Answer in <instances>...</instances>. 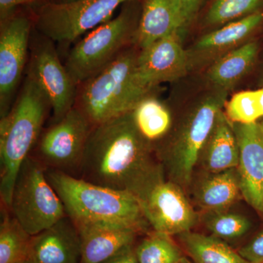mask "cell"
I'll return each mask as SVG.
<instances>
[{"label": "cell", "mask_w": 263, "mask_h": 263, "mask_svg": "<svg viewBox=\"0 0 263 263\" xmlns=\"http://www.w3.org/2000/svg\"><path fill=\"white\" fill-rule=\"evenodd\" d=\"M140 135L131 112L93 126L85 148L81 179L134 194L160 164Z\"/></svg>", "instance_id": "1"}, {"label": "cell", "mask_w": 263, "mask_h": 263, "mask_svg": "<svg viewBox=\"0 0 263 263\" xmlns=\"http://www.w3.org/2000/svg\"><path fill=\"white\" fill-rule=\"evenodd\" d=\"M50 110L47 96L27 73L10 111L0 120V196L8 209L19 171L37 143Z\"/></svg>", "instance_id": "2"}, {"label": "cell", "mask_w": 263, "mask_h": 263, "mask_svg": "<svg viewBox=\"0 0 263 263\" xmlns=\"http://www.w3.org/2000/svg\"><path fill=\"white\" fill-rule=\"evenodd\" d=\"M46 175L76 226L118 224L141 233L150 227L136 197L129 192L104 187L56 170L46 168Z\"/></svg>", "instance_id": "3"}, {"label": "cell", "mask_w": 263, "mask_h": 263, "mask_svg": "<svg viewBox=\"0 0 263 263\" xmlns=\"http://www.w3.org/2000/svg\"><path fill=\"white\" fill-rule=\"evenodd\" d=\"M140 49L129 46L97 75L78 86L75 107L93 126L129 113L143 99L160 88L142 84L137 75Z\"/></svg>", "instance_id": "4"}, {"label": "cell", "mask_w": 263, "mask_h": 263, "mask_svg": "<svg viewBox=\"0 0 263 263\" xmlns=\"http://www.w3.org/2000/svg\"><path fill=\"white\" fill-rule=\"evenodd\" d=\"M228 96L224 91L207 87L194 98L173 134L157 148L169 180L181 187L190 184L202 148Z\"/></svg>", "instance_id": "5"}, {"label": "cell", "mask_w": 263, "mask_h": 263, "mask_svg": "<svg viewBox=\"0 0 263 263\" xmlns=\"http://www.w3.org/2000/svg\"><path fill=\"white\" fill-rule=\"evenodd\" d=\"M141 9V0L124 3L117 16L74 43L64 64L78 86L97 75L134 45Z\"/></svg>", "instance_id": "6"}, {"label": "cell", "mask_w": 263, "mask_h": 263, "mask_svg": "<svg viewBox=\"0 0 263 263\" xmlns=\"http://www.w3.org/2000/svg\"><path fill=\"white\" fill-rule=\"evenodd\" d=\"M9 211L30 235L51 228L67 216L65 206L46 175V167L29 155L15 180Z\"/></svg>", "instance_id": "7"}, {"label": "cell", "mask_w": 263, "mask_h": 263, "mask_svg": "<svg viewBox=\"0 0 263 263\" xmlns=\"http://www.w3.org/2000/svg\"><path fill=\"white\" fill-rule=\"evenodd\" d=\"M135 0H76L66 4H43L30 8L34 29L59 44L79 38L111 19L117 8Z\"/></svg>", "instance_id": "8"}, {"label": "cell", "mask_w": 263, "mask_h": 263, "mask_svg": "<svg viewBox=\"0 0 263 263\" xmlns=\"http://www.w3.org/2000/svg\"><path fill=\"white\" fill-rule=\"evenodd\" d=\"M133 195L147 222L157 233L182 234L191 231L198 220L181 186L165 179L161 164Z\"/></svg>", "instance_id": "9"}, {"label": "cell", "mask_w": 263, "mask_h": 263, "mask_svg": "<svg viewBox=\"0 0 263 263\" xmlns=\"http://www.w3.org/2000/svg\"><path fill=\"white\" fill-rule=\"evenodd\" d=\"M92 127L86 116L74 106L60 121L43 130L33 148L34 156H31L46 168L70 175L74 171H80Z\"/></svg>", "instance_id": "10"}, {"label": "cell", "mask_w": 263, "mask_h": 263, "mask_svg": "<svg viewBox=\"0 0 263 263\" xmlns=\"http://www.w3.org/2000/svg\"><path fill=\"white\" fill-rule=\"evenodd\" d=\"M22 8L0 21V119L14 103L28 64L34 22L30 8Z\"/></svg>", "instance_id": "11"}, {"label": "cell", "mask_w": 263, "mask_h": 263, "mask_svg": "<svg viewBox=\"0 0 263 263\" xmlns=\"http://www.w3.org/2000/svg\"><path fill=\"white\" fill-rule=\"evenodd\" d=\"M27 73L46 95L51 103L53 123L75 106L78 85L57 51L56 43L33 29Z\"/></svg>", "instance_id": "12"}, {"label": "cell", "mask_w": 263, "mask_h": 263, "mask_svg": "<svg viewBox=\"0 0 263 263\" xmlns=\"http://www.w3.org/2000/svg\"><path fill=\"white\" fill-rule=\"evenodd\" d=\"M263 27V10L208 32L186 48L190 72L206 70L220 59L254 39Z\"/></svg>", "instance_id": "13"}, {"label": "cell", "mask_w": 263, "mask_h": 263, "mask_svg": "<svg viewBox=\"0 0 263 263\" xmlns=\"http://www.w3.org/2000/svg\"><path fill=\"white\" fill-rule=\"evenodd\" d=\"M182 35L172 34L140 49L137 75L142 84L160 88L163 83L175 82L187 75L190 68Z\"/></svg>", "instance_id": "14"}, {"label": "cell", "mask_w": 263, "mask_h": 263, "mask_svg": "<svg viewBox=\"0 0 263 263\" xmlns=\"http://www.w3.org/2000/svg\"><path fill=\"white\" fill-rule=\"evenodd\" d=\"M239 150L237 167L242 197L263 216V122L232 124Z\"/></svg>", "instance_id": "15"}, {"label": "cell", "mask_w": 263, "mask_h": 263, "mask_svg": "<svg viewBox=\"0 0 263 263\" xmlns=\"http://www.w3.org/2000/svg\"><path fill=\"white\" fill-rule=\"evenodd\" d=\"M80 234L68 216L51 228L32 235L28 254L22 263H79Z\"/></svg>", "instance_id": "16"}, {"label": "cell", "mask_w": 263, "mask_h": 263, "mask_svg": "<svg viewBox=\"0 0 263 263\" xmlns=\"http://www.w3.org/2000/svg\"><path fill=\"white\" fill-rule=\"evenodd\" d=\"M189 28L178 0H142L134 45L139 49Z\"/></svg>", "instance_id": "17"}, {"label": "cell", "mask_w": 263, "mask_h": 263, "mask_svg": "<svg viewBox=\"0 0 263 263\" xmlns=\"http://www.w3.org/2000/svg\"><path fill=\"white\" fill-rule=\"evenodd\" d=\"M80 234L79 263H102L129 246L134 245L141 233L130 227L118 224H91L76 226Z\"/></svg>", "instance_id": "18"}, {"label": "cell", "mask_w": 263, "mask_h": 263, "mask_svg": "<svg viewBox=\"0 0 263 263\" xmlns=\"http://www.w3.org/2000/svg\"><path fill=\"white\" fill-rule=\"evenodd\" d=\"M260 52V43L254 38L221 57L205 71L207 87L229 95L255 68Z\"/></svg>", "instance_id": "19"}, {"label": "cell", "mask_w": 263, "mask_h": 263, "mask_svg": "<svg viewBox=\"0 0 263 263\" xmlns=\"http://www.w3.org/2000/svg\"><path fill=\"white\" fill-rule=\"evenodd\" d=\"M239 161V150L232 123L224 110L216 117L205 146L200 154L198 163L209 174L222 172L237 168Z\"/></svg>", "instance_id": "20"}, {"label": "cell", "mask_w": 263, "mask_h": 263, "mask_svg": "<svg viewBox=\"0 0 263 263\" xmlns=\"http://www.w3.org/2000/svg\"><path fill=\"white\" fill-rule=\"evenodd\" d=\"M195 190V200L205 212L227 210L242 196L237 169L209 174Z\"/></svg>", "instance_id": "21"}, {"label": "cell", "mask_w": 263, "mask_h": 263, "mask_svg": "<svg viewBox=\"0 0 263 263\" xmlns=\"http://www.w3.org/2000/svg\"><path fill=\"white\" fill-rule=\"evenodd\" d=\"M157 95H148L131 111L137 129L153 149L167 138L174 123L168 105Z\"/></svg>", "instance_id": "22"}, {"label": "cell", "mask_w": 263, "mask_h": 263, "mask_svg": "<svg viewBox=\"0 0 263 263\" xmlns=\"http://www.w3.org/2000/svg\"><path fill=\"white\" fill-rule=\"evenodd\" d=\"M179 237L186 253L195 263H249L224 240L212 235L188 231Z\"/></svg>", "instance_id": "23"}, {"label": "cell", "mask_w": 263, "mask_h": 263, "mask_svg": "<svg viewBox=\"0 0 263 263\" xmlns=\"http://www.w3.org/2000/svg\"><path fill=\"white\" fill-rule=\"evenodd\" d=\"M0 224V263H22L28 254L32 235L2 205Z\"/></svg>", "instance_id": "24"}, {"label": "cell", "mask_w": 263, "mask_h": 263, "mask_svg": "<svg viewBox=\"0 0 263 263\" xmlns=\"http://www.w3.org/2000/svg\"><path fill=\"white\" fill-rule=\"evenodd\" d=\"M232 124H250L263 119V86L233 95L223 108Z\"/></svg>", "instance_id": "25"}, {"label": "cell", "mask_w": 263, "mask_h": 263, "mask_svg": "<svg viewBox=\"0 0 263 263\" xmlns=\"http://www.w3.org/2000/svg\"><path fill=\"white\" fill-rule=\"evenodd\" d=\"M263 10V0H212L203 23L216 29Z\"/></svg>", "instance_id": "26"}, {"label": "cell", "mask_w": 263, "mask_h": 263, "mask_svg": "<svg viewBox=\"0 0 263 263\" xmlns=\"http://www.w3.org/2000/svg\"><path fill=\"white\" fill-rule=\"evenodd\" d=\"M135 252L139 263H176L183 256L171 236L155 231L135 247Z\"/></svg>", "instance_id": "27"}, {"label": "cell", "mask_w": 263, "mask_h": 263, "mask_svg": "<svg viewBox=\"0 0 263 263\" xmlns=\"http://www.w3.org/2000/svg\"><path fill=\"white\" fill-rule=\"evenodd\" d=\"M202 216L211 235L224 241L241 238L252 228V223L246 216L226 210L205 212Z\"/></svg>", "instance_id": "28"}, {"label": "cell", "mask_w": 263, "mask_h": 263, "mask_svg": "<svg viewBox=\"0 0 263 263\" xmlns=\"http://www.w3.org/2000/svg\"><path fill=\"white\" fill-rule=\"evenodd\" d=\"M238 252L249 263H263V230Z\"/></svg>", "instance_id": "29"}, {"label": "cell", "mask_w": 263, "mask_h": 263, "mask_svg": "<svg viewBox=\"0 0 263 263\" xmlns=\"http://www.w3.org/2000/svg\"><path fill=\"white\" fill-rule=\"evenodd\" d=\"M41 0H0V21L4 20L22 8H35Z\"/></svg>", "instance_id": "30"}, {"label": "cell", "mask_w": 263, "mask_h": 263, "mask_svg": "<svg viewBox=\"0 0 263 263\" xmlns=\"http://www.w3.org/2000/svg\"><path fill=\"white\" fill-rule=\"evenodd\" d=\"M188 27L196 18L205 0H178Z\"/></svg>", "instance_id": "31"}, {"label": "cell", "mask_w": 263, "mask_h": 263, "mask_svg": "<svg viewBox=\"0 0 263 263\" xmlns=\"http://www.w3.org/2000/svg\"><path fill=\"white\" fill-rule=\"evenodd\" d=\"M102 263H139L135 252V246L125 247L117 254Z\"/></svg>", "instance_id": "32"}, {"label": "cell", "mask_w": 263, "mask_h": 263, "mask_svg": "<svg viewBox=\"0 0 263 263\" xmlns=\"http://www.w3.org/2000/svg\"><path fill=\"white\" fill-rule=\"evenodd\" d=\"M257 65L259 67V84L261 87L263 86V51H261L259 54Z\"/></svg>", "instance_id": "33"}, {"label": "cell", "mask_w": 263, "mask_h": 263, "mask_svg": "<svg viewBox=\"0 0 263 263\" xmlns=\"http://www.w3.org/2000/svg\"><path fill=\"white\" fill-rule=\"evenodd\" d=\"M74 1H76V0H43V3H52V4H66V3H70Z\"/></svg>", "instance_id": "34"}, {"label": "cell", "mask_w": 263, "mask_h": 263, "mask_svg": "<svg viewBox=\"0 0 263 263\" xmlns=\"http://www.w3.org/2000/svg\"><path fill=\"white\" fill-rule=\"evenodd\" d=\"M176 263H192L186 257H181Z\"/></svg>", "instance_id": "35"}, {"label": "cell", "mask_w": 263, "mask_h": 263, "mask_svg": "<svg viewBox=\"0 0 263 263\" xmlns=\"http://www.w3.org/2000/svg\"><path fill=\"white\" fill-rule=\"evenodd\" d=\"M41 3H42V4H43V0H41ZM42 4H41V5H42Z\"/></svg>", "instance_id": "36"}, {"label": "cell", "mask_w": 263, "mask_h": 263, "mask_svg": "<svg viewBox=\"0 0 263 263\" xmlns=\"http://www.w3.org/2000/svg\"><path fill=\"white\" fill-rule=\"evenodd\" d=\"M262 122H263V119H262Z\"/></svg>", "instance_id": "37"}]
</instances>
